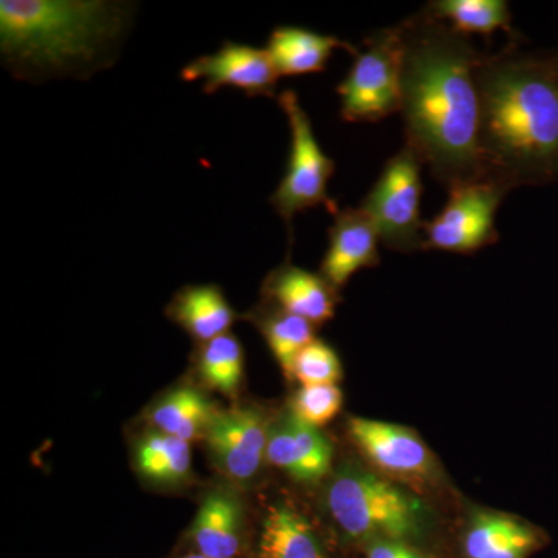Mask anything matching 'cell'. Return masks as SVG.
<instances>
[{
	"label": "cell",
	"instance_id": "obj_1",
	"mask_svg": "<svg viewBox=\"0 0 558 558\" xmlns=\"http://www.w3.org/2000/svg\"><path fill=\"white\" fill-rule=\"evenodd\" d=\"M407 146L447 189L484 178L481 157L483 53L424 10L400 24Z\"/></svg>",
	"mask_w": 558,
	"mask_h": 558
},
{
	"label": "cell",
	"instance_id": "obj_25",
	"mask_svg": "<svg viewBox=\"0 0 558 558\" xmlns=\"http://www.w3.org/2000/svg\"><path fill=\"white\" fill-rule=\"evenodd\" d=\"M341 362L332 347L315 339L300 352L293 363L292 377L301 385H337L341 379Z\"/></svg>",
	"mask_w": 558,
	"mask_h": 558
},
{
	"label": "cell",
	"instance_id": "obj_20",
	"mask_svg": "<svg viewBox=\"0 0 558 558\" xmlns=\"http://www.w3.org/2000/svg\"><path fill=\"white\" fill-rule=\"evenodd\" d=\"M424 11L468 38L470 35L490 38L497 31L508 32L513 39L519 36L512 31V13L506 0H435Z\"/></svg>",
	"mask_w": 558,
	"mask_h": 558
},
{
	"label": "cell",
	"instance_id": "obj_7",
	"mask_svg": "<svg viewBox=\"0 0 558 558\" xmlns=\"http://www.w3.org/2000/svg\"><path fill=\"white\" fill-rule=\"evenodd\" d=\"M422 167L424 163L417 154L410 146H403L385 163L380 178L360 204L373 220L381 244L396 252L424 250Z\"/></svg>",
	"mask_w": 558,
	"mask_h": 558
},
{
	"label": "cell",
	"instance_id": "obj_30",
	"mask_svg": "<svg viewBox=\"0 0 558 558\" xmlns=\"http://www.w3.org/2000/svg\"><path fill=\"white\" fill-rule=\"evenodd\" d=\"M557 58H558V50L556 51Z\"/></svg>",
	"mask_w": 558,
	"mask_h": 558
},
{
	"label": "cell",
	"instance_id": "obj_4",
	"mask_svg": "<svg viewBox=\"0 0 558 558\" xmlns=\"http://www.w3.org/2000/svg\"><path fill=\"white\" fill-rule=\"evenodd\" d=\"M333 521L354 539L416 537L428 519V509L414 495L362 469L337 473L326 494Z\"/></svg>",
	"mask_w": 558,
	"mask_h": 558
},
{
	"label": "cell",
	"instance_id": "obj_24",
	"mask_svg": "<svg viewBox=\"0 0 558 558\" xmlns=\"http://www.w3.org/2000/svg\"><path fill=\"white\" fill-rule=\"evenodd\" d=\"M197 369L209 388L226 396H236L244 377V349L233 333L202 344Z\"/></svg>",
	"mask_w": 558,
	"mask_h": 558
},
{
	"label": "cell",
	"instance_id": "obj_22",
	"mask_svg": "<svg viewBox=\"0 0 558 558\" xmlns=\"http://www.w3.org/2000/svg\"><path fill=\"white\" fill-rule=\"evenodd\" d=\"M527 542L543 543V535L515 517L480 512L470 521L464 553L468 558H487Z\"/></svg>",
	"mask_w": 558,
	"mask_h": 558
},
{
	"label": "cell",
	"instance_id": "obj_28",
	"mask_svg": "<svg viewBox=\"0 0 558 558\" xmlns=\"http://www.w3.org/2000/svg\"><path fill=\"white\" fill-rule=\"evenodd\" d=\"M182 558H208V557L202 556V554H199V553H193V554H189V556H185Z\"/></svg>",
	"mask_w": 558,
	"mask_h": 558
},
{
	"label": "cell",
	"instance_id": "obj_13",
	"mask_svg": "<svg viewBox=\"0 0 558 558\" xmlns=\"http://www.w3.org/2000/svg\"><path fill=\"white\" fill-rule=\"evenodd\" d=\"M333 450L322 429L290 411L270 425L267 461L300 483H315L328 475Z\"/></svg>",
	"mask_w": 558,
	"mask_h": 558
},
{
	"label": "cell",
	"instance_id": "obj_17",
	"mask_svg": "<svg viewBox=\"0 0 558 558\" xmlns=\"http://www.w3.org/2000/svg\"><path fill=\"white\" fill-rule=\"evenodd\" d=\"M168 315L202 343L229 333L236 322V312L222 290L213 284L189 286L179 290L168 307Z\"/></svg>",
	"mask_w": 558,
	"mask_h": 558
},
{
	"label": "cell",
	"instance_id": "obj_19",
	"mask_svg": "<svg viewBox=\"0 0 558 558\" xmlns=\"http://www.w3.org/2000/svg\"><path fill=\"white\" fill-rule=\"evenodd\" d=\"M259 558H326V554L310 521L279 506L264 520Z\"/></svg>",
	"mask_w": 558,
	"mask_h": 558
},
{
	"label": "cell",
	"instance_id": "obj_12",
	"mask_svg": "<svg viewBox=\"0 0 558 558\" xmlns=\"http://www.w3.org/2000/svg\"><path fill=\"white\" fill-rule=\"evenodd\" d=\"M328 236L322 275L333 289L344 288L357 271L380 263L379 233L362 208L339 209Z\"/></svg>",
	"mask_w": 558,
	"mask_h": 558
},
{
	"label": "cell",
	"instance_id": "obj_10",
	"mask_svg": "<svg viewBox=\"0 0 558 558\" xmlns=\"http://www.w3.org/2000/svg\"><path fill=\"white\" fill-rule=\"evenodd\" d=\"M270 424L258 409L219 411L209 425V453L223 475L238 483H248L267 461Z\"/></svg>",
	"mask_w": 558,
	"mask_h": 558
},
{
	"label": "cell",
	"instance_id": "obj_6",
	"mask_svg": "<svg viewBox=\"0 0 558 558\" xmlns=\"http://www.w3.org/2000/svg\"><path fill=\"white\" fill-rule=\"evenodd\" d=\"M402 61L400 25L369 35L365 50L355 51L348 75L337 87L341 119L348 123H377L400 112Z\"/></svg>",
	"mask_w": 558,
	"mask_h": 558
},
{
	"label": "cell",
	"instance_id": "obj_3",
	"mask_svg": "<svg viewBox=\"0 0 558 558\" xmlns=\"http://www.w3.org/2000/svg\"><path fill=\"white\" fill-rule=\"evenodd\" d=\"M131 7L101 0H2L0 51L20 80L87 78L116 57Z\"/></svg>",
	"mask_w": 558,
	"mask_h": 558
},
{
	"label": "cell",
	"instance_id": "obj_5",
	"mask_svg": "<svg viewBox=\"0 0 558 558\" xmlns=\"http://www.w3.org/2000/svg\"><path fill=\"white\" fill-rule=\"evenodd\" d=\"M279 106L288 117L290 150L284 178L270 196V205L284 220L292 234L293 219L307 209L325 207L337 215V202L329 196L328 185L336 172V161L319 146L306 110L293 90L279 94Z\"/></svg>",
	"mask_w": 558,
	"mask_h": 558
},
{
	"label": "cell",
	"instance_id": "obj_11",
	"mask_svg": "<svg viewBox=\"0 0 558 558\" xmlns=\"http://www.w3.org/2000/svg\"><path fill=\"white\" fill-rule=\"evenodd\" d=\"M349 433L366 458L389 476L428 478L435 472L432 451L413 429L373 418L352 417Z\"/></svg>",
	"mask_w": 558,
	"mask_h": 558
},
{
	"label": "cell",
	"instance_id": "obj_23",
	"mask_svg": "<svg viewBox=\"0 0 558 558\" xmlns=\"http://www.w3.org/2000/svg\"><path fill=\"white\" fill-rule=\"evenodd\" d=\"M256 325L269 344L271 354L286 376L292 377L293 363L307 344L315 340L314 323L279 310L260 312Z\"/></svg>",
	"mask_w": 558,
	"mask_h": 558
},
{
	"label": "cell",
	"instance_id": "obj_16",
	"mask_svg": "<svg viewBox=\"0 0 558 558\" xmlns=\"http://www.w3.org/2000/svg\"><path fill=\"white\" fill-rule=\"evenodd\" d=\"M343 49L355 54L357 47L336 36L322 35L310 28L281 25L267 40L269 53L279 76H300L319 73L326 69L333 51Z\"/></svg>",
	"mask_w": 558,
	"mask_h": 558
},
{
	"label": "cell",
	"instance_id": "obj_8",
	"mask_svg": "<svg viewBox=\"0 0 558 558\" xmlns=\"http://www.w3.org/2000/svg\"><path fill=\"white\" fill-rule=\"evenodd\" d=\"M510 193L501 183L481 178L449 190L438 216L424 223V250L470 255L497 244V211Z\"/></svg>",
	"mask_w": 558,
	"mask_h": 558
},
{
	"label": "cell",
	"instance_id": "obj_9",
	"mask_svg": "<svg viewBox=\"0 0 558 558\" xmlns=\"http://www.w3.org/2000/svg\"><path fill=\"white\" fill-rule=\"evenodd\" d=\"M186 83L202 81V92L213 95L234 87L250 98L275 97L279 78L266 49L227 40L216 53L202 54L180 72Z\"/></svg>",
	"mask_w": 558,
	"mask_h": 558
},
{
	"label": "cell",
	"instance_id": "obj_27",
	"mask_svg": "<svg viewBox=\"0 0 558 558\" xmlns=\"http://www.w3.org/2000/svg\"><path fill=\"white\" fill-rule=\"evenodd\" d=\"M414 550L395 539H374L369 543L368 558H411Z\"/></svg>",
	"mask_w": 558,
	"mask_h": 558
},
{
	"label": "cell",
	"instance_id": "obj_14",
	"mask_svg": "<svg viewBox=\"0 0 558 558\" xmlns=\"http://www.w3.org/2000/svg\"><path fill=\"white\" fill-rule=\"evenodd\" d=\"M336 290L323 275L312 274L286 263L271 271L264 284V292L282 311L322 325L333 317Z\"/></svg>",
	"mask_w": 558,
	"mask_h": 558
},
{
	"label": "cell",
	"instance_id": "obj_15",
	"mask_svg": "<svg viewBox=\"0 0 558 558\" xmlns=\"http://www.w3.org/2000/svg\"><path fill=\"white\" fill-rule=\"evenodd\" d=\"M244 510L240 498L230 490L209 492L202 499L193 527L196 553L208 558H236L241 550Z\"/></svg>",
	"mask_w": 558,
	"mask_h": 558
},
{
	"label": "cell",
	"instance_id": "obj_2",
	"mask_svg": "<svg viewBox=\"0 0 558 558\" xmlns=\"http://www.w3.org/2000/svg\"><path fill=\"white\" fill-rule=\"evenodd\" d=\"M486 179L512 191L558 180V58L512 43L478 72Z\"/></svg>",
	"mask_w": 558,
	"mask_h": 558
},
{
	"label": "cell",
	"instance_id": "obj_26",
	"mask_svg": "<svg viewBox=\"0 0 558 558\" xmlns=\"http://www.w3.org/2000/svg\"><path fill=\"white\" fill-rule=\"evenodd\" d=\"M343 405V392L337 385H301L292 400V413L306 424H329Z\"/></svg>",
	"mask_w": 558,
	"mask_h": 558
},
{
	"label": "cell",
	"instance_id": "obj_29",
	"mask_svg": "<svg viewBox=\"0 0 558 558\" xmlns=\"http://www.w3.org/2000/svg\"><path fill=\"white\" fill-rule=\"evenodd\" d=\"M411 558H425V557H422V556H421V554H417V553H416V554H414V556H413V557H411Z\"/></svg>",
	"mask_w": 558,
	"mask_h": 558
},
{
	"label": "cell",
	"instance_id": "obj_21",
	"mask_svg": "<svg viewBox=\"0 0 558 558\" xmlns=\"http://www.w3.org/2000/svg\"><path fill=\"white\" fill-rule=\"evenodd\" d=\"M135 464L146 480L174 486L190 475V442L154 429L135 446Z\"/></svg>",
	"mask_w": 558,
	"mask_h": 558
},
{
	"label": "cell",
	"instance_id": "obj_18",
	"mask_svg": "<svg viewBox=\"0 0 558 558\" xmlns=\"http://www.w3.org/2000/svg\"><path fill=\"white\" fill-rule=\"evenodd\" d=\"M219 411L196 388L180 387L168 392L150 410L149 422L157 432L191 442L207 435Z\"/></svg>",
	"mask_w": 558,
	"mask_h": 558
}]
</instances>
